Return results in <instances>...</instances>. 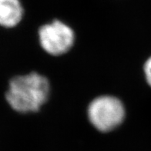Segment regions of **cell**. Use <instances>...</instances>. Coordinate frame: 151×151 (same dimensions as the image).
<instances>
[{
  "mask_svg": "<svg viewBox=\"0 0 151 151\" xmlns=\"http://www.w3.org/2000/svg\"><path fill=\"white\" fill-rule=\"evenodd\" d=\"M50 83L45 76L36 73L16 76L10 80L6 100L19 113L38 111L50 95Z\"/></svg>",
  "mask_w": 151,
  "mask_h": 151,
  "instance_id": "obj_1",
  "label": "cell"
},
{
  "mask_svg": "<svg viewBox=\"0 0 151 151\" xmlns=\"http://www.w3.org/2000/svg\"><path fill=\"white\" fill-rule=\"evenodd\" d=\"M90 123L99 131L109 132L118 127L125 117L122 102L111 96H102L90 103L88 108Z\"/></svg>",
  "mask_w": 151,
  "mask_h": 151,
  "instance_id": "obj_2",
  "label": "cell"
},
{
  "mask_svg": "<svg viewBox=\"0 0 151 151\" xmlns=\"http://www.w3.org/2000/svg\"><path fill=\"white\" fill-rule=\"evenodd\" d=\"M39 36L43 50L52 56H60L68 52L75 40L73 29L59 20L42 26Z\"/></svg>",
  "mask_w": 151,
  "mask_h": 151,
  "instance_id": "obj_3",
  "label": "cell"
},
{
  "mask_svg": "<svg viewBox=\"0 0 151 151\" xmlns=\"http://www.w3.org/2000/svg\"><path fill=\"white\" fill-rule=\"evenodd\" d=\"M23 15L19 0H0V26L10 28L18 25Z\"/></svg>",
  "mask_w": 151,
  "mask_h": 151,
  "instance_id": "obj_4",
  "label": "cell"
},
{
  "mask_svg": "<svg viewBox=\"0 0 151 151\" xmlns=\"http://www.w3.org/2000/svg\"><path fill=\"white\" fill-rule=\"evenodd\" d=\"M144 73L147 83L151 86V57H150L144 65Z\"/></svg>",
  "mask_w": 151,
  "mask_h": 151,
  "instance_id": "obj_5",
  "label": "cell"
}]
</instances>
